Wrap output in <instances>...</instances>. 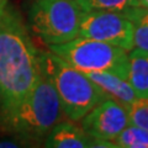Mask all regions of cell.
I'll list each match as a JSON object with an SVG mask.
<instances>
[{
  "instance_id": "5bb4252c",
  "label": "cell",
  "mask_w": 148,
  "mask_h": 148,
  "mask_svg": "<svg viewBox=\"0 0 148 148\" xmlns=\"http://www.w3.org/2000/svg\"><path fill=\"white\" fill-rule=\"evenodd\" d=\"M130 123L148 131V98H138L127 106Z\"/></svg>"
},
{
  "instance_id": "7c38bea8",
  "label": "cell",
  "mask_w": 148,
  "mask_h": 148,
  "mask_svg": "<svg viewBox=\"0 0 148 148\" xmlns=\"http://www.w3.org/2000/svg\"><path fill=\"white\" fill-rule=\"evenodd\" d=\"M84 12L86 11H117L126 12L141 6L140 0H75Z\"/></svg>"
},
{
  "instance_id": "4fadbf2b",
  "label": "cell",
  "mask_w": 148,
  "mask_h": 148,
  "mask_svg": "<svg viewBox=\"0 0 148 148\" xmlns=\"http://www.w3.org/2000/svg\"><path fill=\"white\" fill-rule=\"evenodd\" d=\"M115 148H148V131L135 125H127L112 140Z\"/></svg>"
},
{
  "instance_id": "5b68a950",
  "label": "cell",
  "mask_w": 148,
  "mask_h": 148,
  "mask_svg": "<svg viewBox=\"0 0 148 148\" xmlns=\"http://www.w3.org/2000/svg\"><path fill=\"white\" fill-rule=\"evenodd\" d=\"M83 14L75 0H34L29 17L32 31L51 46L79 36Z\"/></svg>"
},
{
  "instance_id": "ba28073f",
  "label": "cell",
  "mask_w": 148,
  "mask_h": 148,
  "mask_svg": "<svg viewBox=\"0 0 148 148\" xmlns=\"http://www.w3.org/2000/svg\"><path fill=\"white\" fill-rule=\"evenodd\" d=\"M90 79L103 90L109 98L119 101L127 108L138 99L133 88L127 79L110 72H90L85 73Z\"/></svg>"
},
{
  "instance_id": "8fae6325",
  "label": "cell",
  "mask_w": 148,
  "mask_h": 148,
  "mask_svg": "<svg viewBox=\"0 0 148 148\" xmlns=\"http://www.w3.org/2000/svg\"><path fill=\"white\" fill-rule=\"evenodd\" d=\"M123 14L133 24V48L148 52V9L137 6Z\"/></svg>"
},
{
  "instance_id": "30bf717a",
  "label": "cell",
  "mask_w": 148,
  "mask_h": 148,
  "mask_svg": "<svg viewBox=\"0 0 148 148\" xmlns=\"http://www.w3.org/2000/svg\"><path fill=\"white\" fill-rule=\"evenodd\" d=\"M127 80L138 98H148V52L140 48L128 52Z\"/></svg>"
},
{
  "instance_id": "8992f818",
  "label": "cell",
  "mask_w": 148,
  "mask_h": 148,
  "mask_svg": "<svg viewBox=\"0 0 148 148\" xmlns=\"http://www.w3.org/2000/svg\"><path fill=\"white\" fill-rule=\"evenodd\" d=\"M79 36L114 45L127 52L133 48V24L123 12H84L79 27Z\"/></svg>"
},
{
  "instance_id": "3957f363",
  "label": "cell",
  "mask_w": 148,
  "mask_h": 148,
  "mask_svg": "<svg viewBox=\"0 0 148 148\" xmlns=\"http://www.w3.org/2000/svg\"><path fill=\"white\" fill-rule=\"evenodd\" d=\"M64 116L61 101L52 80L42 68L34 88L17 108L3 115L8 130L27 138H42L48 135Z\"/></svg>"
},
{
  "instance_id": "9a60e30c",
  "label": "cell",
  "mask_w": 148,
  "mask_h": 148,
  "mask_svg": "<svg viewBox=\"0 0 148 148\" xmlns=\"http://www.w3.org/2000/svg\"><path fill=\"white\" fill-rule=\"evenodd\" d=\"M0 147H18V145L12 141H0Z\"/></svg>"
},
{
  "instance_id": "277c9868",
  "label": "cell",
  "mask_w": 148,
  "mask_h": 148,
  "mask_svg": "<svg viewBox=\"0 0 148 148\" xmlns=\"http://www.w3.org/2000/svg\"><path fill=\"white\" fill-rule=\"evenodd\" d=\"M48 48L83 73L110 72L127 79L128 52L114 45L78 36L66 43L51 45Z\"/></svg>"
},
{
  "instance_id": "6da1fadb",
  "label": "cell",
  "mask_w": 148,
  "mask_h": 148,
  "mask_svg": "<svg viewBox=\"0 0 148 148\" xmlns=\"http://www.w3.org/2000/svg\"><path fill=\"white\" fill-rule=\"evenodd\" d=\"M40 71L38 49L17 12L8 6L0 17V116L17 108L26 98Z\"/></svg>"
},
{
  "instance_id": "e0dca14e",
  "label": "cell",
  "mask_w": 148,
  "mask_h": 148,
  "mask_svg": "<svg viewBox=\"0 0 148 148\" xmlns=\"http://www.w3.org/2000/svg\"><path fill=\"white\" fill-rule=\"evenodd\" d=\"M140 4H141V6L148 9V0H140Z\"/></svg>"
},
{
  "instance_id": "2e32d148",
  "label": "cell",
  "mask_w": 148,
  "mask_h": 148,
  "mask_svg": "<svg viewBox=\"0 0 148 148\" xmlns=\"http://www.w3.org/2000/svg\"><path fill=\"white\" fill-rule=\"evenodd\" d=\"M8 9V0H0V17Z\"/></svg>"
},
{
  "instance_id": "ac0fdd59",
  "label": "cell",
  "mask_w": 148,
  "mask_h": 148,
  "mask_svg": "<svg viewBox=\"0 0 148 148\" xmlns=\"http://www.w3.org/2000/svg\"><path fill=\"white\" fill-rule=\"evenodd\" d=\"M0 112H1V88H0Z\"/></svg>"
},
{
  "instance_id": "52a82bcc",
  "label": "cell",
  "mask_w": 148,
  "mask_h": 148,
  "mask_svg": "<svg viewBox=\"0 0 148 148\" xmlns=\"http://www.w3.org/2000/svg\"><path fill=\"white\" fill-rule=\"evenodd\" d=\"M80 121L82 128L90 138L111 142L130 125L127 108L111 98L100 101Z\"/></svg>"
},
{
  "instance_id": "9c48e42d",
  "label": "cell",
  "mask_w": 148,
  "mask_h": 148,
  "mask_svg": "<svg viewBox=\"0 0 148 148\" xmlns=\"http://www.w3.org/2000/svg\"><path fill=\"white\" fill-rule=\"evenodd\" d=\"M45 146L51 148H88L90 137L74 121H61L46 136Z\"/></svg>"
},
{
  "instance_id": "7a4b0ae2",
  "label": "cell",
  "mask_w": 148,
  "mask_h": 148,
  "mask_svg": "<svg viewBox=\"0 0 148 148\" xmlns=\"http://www.w3.org/2000/svg\"><path fill=\"white\" fill-rule=\"evenodd\" d=\"M38 62L52 80L68 120L80 121L94 106L109 98L85 73L69 66L51 51H38Z\"/></svg>"
}]
</instances>
